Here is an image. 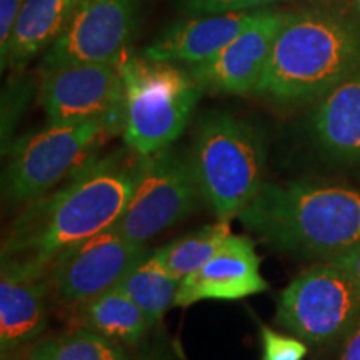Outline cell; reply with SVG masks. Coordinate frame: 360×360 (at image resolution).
I'll list each match as a JSON object with an SVG mask.
<instances>
[{
    "label": "cell",
    "instance_id": "cell-10",
    "mask_svg": "<svg viewBox=\"0 0 360 360\" xmlns=\"http://www.w3.org/2000/svg\"><path fill=\"white\" fill-rule=\"evenodd\" d=\"M139 0H79L74 15L44 57L42 70L69 64L122 62Z\"/></svg>",
    "mask_w": 360,
    "mask_h": 360
},
{
    "label": "cell",
    "instance_id": "cell-18",
    "mask_svg": "<svg viewBox=\"0 0 360 360\" xmlns=\"http://www.w3.org/2000/svg\"><path fill=\"white\" fill-rule=\"evenodd\" d=\"M74 326L97 332L124 347L141 344L152 328L146 314L119 285L79 304Z\"/></svg>",
    "mask_w": 360,
    "mask_h": 360
},
{
    "label": "cell",
    "instance_id": "cell-7",
    "mask_svg": "<svg viewBox=\"0 0 360 360\" xmlns=\"http://www.w3.org/2000/svg\"><path fill=\"white\" fill-rule=\"evenodd\" d=\"M359 319L357 283L328 262L297 276L277 299L276 322L312 345L345 340Z\"/></svg>",
    "mask_w": 360,
    "mask_h": 360
},
{
    "label": "cell",
    "instance_id": "cell-22",
    "mask_svg": "<svg viewBox=\"0 0 360 360\" xmlns=\"http://www.w3.org/2000/svg\"><path fill=\"white\" fill-rule=\"evenodd\" d=\"M262 360H304L307 345L302 339L278 334L267 326H260Z\"/></svg>",
    "mask_w": 360,
    "mask_h": 360
},
{
    "label": "cell",
    "instance_id": "cell-25",
    "mask_svg": "<svg viewBox=\"0 0 360 360\" xmlns=\"http://www.w3.org/2000/svg\"><path fill=\"white\" fill-rule=\"evenodd\" d=\"M326 262L332 264L337 269L344 270V272L357 283L360 290V244L337 252L332 257H328Z\"/></svg>",
    "mask_w": 360,
    "mask_h": 360
},
{
    "label": "cell",
    "instance_id": "cell-3",
    "mask_svg": "<svg viewBox=\"0 0 360 360\" xmlns=\"http://www.w3.org/2000/svg\"><path fill=\"white\" fill-rule=\"evenodd\" d=\"M360 72V27L344 13L304 8L283 15L254 94L281 103L326 96Z\"/></svg>",
    "mask_w": 360,
    "mask_h": 360
},
{
    "label": "cell",
    "instance_id": "cell-20",
    "mask_svg": "<svg viewBox=\"0 0 360 360\" xmlns=\"http://www.w3.org/2000/svg\"><path fill=\"white\" fill-rule=\"evenodd\" d=\"M29 360H132L124 345L89 328L47 337L30 349Z\"/></svg>",
    "mask_w": 360,
    "mask_h": 360
},
{
    "label": "cell",
    "instance_id": "cell-17",
    "mask_svg": "<svg viewBox=\"0 0 360 360\" xmlns=\"http://www.w3.org/2000/svg\"><path fill=\"white\" fill-rule=\"evenodd\" d=\"M79 0H25L11 44L7 67L22 70L32 58L64 32Z\"/></svg>",
    "mask_w": 360,
    "mask_h": 360
},
{
    "label": "cell",
    "instance_id": "cell-5",
    "mask_svg": "<svg viewBox=\"0 0 360 360\" xmlns=\"http://www.w3.org/2000/svg\"><path fill=\"white\" fill-rule=\"evenodd\" d=\"M120 70L125 89V146L139 155H152L172 146L186 130L204 89L188 69L172 62L125 56Z\"/></svg>",
    "mask_w": 360,
    "mask_h": 360
},
{
    "label": "cell",
    "instance_id": "cell-12",
    "mask_svg": "<svg viewBox=\"0 0 360 360\" xmlns=\"http://www.w3.org/2000/svg\"><path fill=\"white\" fill-rule=\"evenodd\" d=\"M283 15L272 11L257 12L254 20L217 56L188 65V72L204 92L254 94L269 64Z\"/></svg>",
    "mask_w": 360,
    "mask_h": 360
},
{
    "label": "cell",
    "instance_id": "cell-1",
    "mask_svg": "<svg viewBox=\"0 0 360 360\" xmlns=\"http://www.w3.org/2000/svg\"><path fill=\"white\" fill-rule=\"evenodd\" d=\"M146 155L94 157L47 195L30 202L2 242V259L45 270L62 252L114 227L137 186Z\"/></svg>",
    "mask_w": 360,
    "mask_h": 360
},
{
    "label": "cell",
    "instance_id": "cell-2",
    "mask_svg": "<svg viewBox=\"0 0 360 360\" xmlns=\"http://www.w3.org/2000/svg\"><path fill=\"white\" fill-rule=\"evenodd\" d=\"M237 219L274 249L328 259L360 244V191L317 180L264 182Z\"/></svg>",
    "mask_w": 360,
    "mask_h": 360
},
{
    "label": "cell",
    "instance_id": "cell-9",
    "mask_svg": "<svg viewBox=\"0 0 360 360\" xmlns=\"http://www.w3.org/2000/svg\"><path fill=\"white\" fill-rule=\"evenodd\" d=\"M39 101L49 124L103 122L114 135L124 132L125 89L120 62L45 69Z\"/></svg>",
    "mask_w": 360,
    "mask_h": 360
},
{
    "label": "cell",
    "instance_id": "cell-15",
    "mask_svg": "<svg viewBox=\"0 0 360 360\" xmlns=\"http://www.w3.org/2000/svg\"><path fill=\"white\" fill-rule=\"evenodd\" d=\"M257 12L199 13L175 22L143 49V57L157 62L200 64L209 60L254 20Z\"/></svg>",
    "mask_w": 360,
    "mask_h": 360
},
{
    "label": "cell",
    "instance_id": "cell-27",
    "mask_svg": "<svg viewBox=\"0 0 360 360\" xmlns=\"http://www.w3.org/2000/svg\"><path fill=\"white\" fill-rule=\"evenodd\" d=\"M141 360H174V359L170 357V354L167 352V350L152 347V349H147L146 352L142 354Z\"/></svg>",
    "mask_w": 360,
    "mask_h": 360
},
{
    "label": "cell",
    "instance_id": "cell-4",
    "mask_svg": "<svg viewBox=\"0 0 360 360\" xmlns=\"http://www.w3.org/2000/svg\"><path fill=\"white\" fill-rule=\"evenodd\" d=\"M188 162L202 199L220 220H232L264 184L262 132L231 114H210L197 127Z\"/></svg>",
    "mask_w": 360,
    "mask_h": 360
},
{
    "label": "cell",
    "instance_id": "cell-24",
    "mask_svg": "<svg viewBox=\"0 0 360 360\" xmlns=\"http://www.w3.org/2000/svg\"><path fill=\"white\" fill-rule=\"evenodd\" d=\"M25 0H0V69H7L8 44Z\"/></svg>",
    "mask_w": 360,
    "mask_h": 360
},
{
    "label": "cell",
    "instance_id": "cell-14",
    "mask_svg": "<svg viewBox=\"0 0 360 360\" xmlns=\"http://www.w3.org/2000/svg\"><path fill=\"white\" fill-rule=\"evenodd\" d=\"M2 260L0 272V350L2 359L32 344L47 327L49 272Z\"/></svg>",
    "mask_w": 360,
    "mask_h": 360
},
{
    "label": "cell",
    "instance_id": "cell-13",
    "mask_svg": "<svg viewBox=\"0 0 360 360\" xmlns=\"http://www.w3.org/2000/svg\"><path fill=\"white\" fill-rule=\"evenodd\" d=\"M267 289L254 240L231 233L199 270L180 281L175 307L202 300H240Z\"/></svg>",
    "mask_w": 360,
    "mask_h": 360
},
{
    "label": "cell",
    "instance_id": "cell-8",
    "mask_svg": "<svg viewBox=\"0 0 360 360\" xmlns=\"http://www.w3.org/2000/svg\"><path fill=\"white\" fill-rule=\"evenodd\" d=\"M200 188L191 162L174 148L146 155L137 186L114 229L146 245L147 240L179 224L195 209Z\"/></svg>",
    "mask_w": 360,
    "mask_h": 360
},
{
    "label": "cell",
    "instance_id": "cell-23",
    "mask_svg": "<svg viewBox=\"0 0 360 360\" xmlns=\"http://www.w3.org/2000/svg\"><path fill=\"white\" fill-rule=\"evenodd\" d=\"M276 2H281V0H186L188 11L193 13L250 12L252 8Z\"/></svg>",
    "mask_w": 360,
    "mask_h": 360
},
{
    "label": "cell",
    "instance_id": "cell-6",
    "mask_svg": "<svg viewBox=\"0 0 360 360\" xmlns=\"http://www.w3.org/2000/svg\"><path fill=\"white\" fill-rule=\"evenodd\" d=\"M114 135L103 122L49 124L17 139L8 147L2 174L4 197L30 204L52 192L90 159L107 137Z\"/></svg>",
    "mask_w": 360,
    "mask_h": 360
},
{
    "label": "cell",
    "instance_id": "cell-19",
    "mask_svg": "<svg viewBox=\"0 0 360 360\" xmlns=\"http://www.w3.org/2000/svg\"><path fill=\"white\" fill-rule=\"evenodd\" d=\"M117 285L139 305L150 327H154L170 307H175L180 282L165 267L157 249L148 252Z\"/></svg>",
    "mask_w": 360,
    "mask_h": 360
},
{
    "label": "cell",
    "instance_id": "cell-26",
    "mask_svg": "<svg viewBox=\"0 0 360 360\" xmlns=\"http://www.w3.org/2000/svg\"><path fill=\"white\" fill-rule=\"evenodd\" d=\"M340 360H360V319L347 335V339L344 340Z\"/></svg>",
    "mask_w": 360,
    "mask_h": 360
},
{
    "label": "cell",
    "instance_id": "cell-11",
    "mask_svg": "<svg viewBox=\"0 0 360 360\" xmlns=\"http://www.w3.org/2000/svg\"><path fill=\"white\" fill-rule=\"evenodd\" d=\"M147 254L146 245L110 227L62 252L49 267V281L58 299L79 305L115 287Z\"/></svg>",
    "mask_w": 360,
    "mask_h": 360
},
{
    "label": "cell",
    "instance_id": "cell-16",
    "mask_svg": "<svg viewBox=\"0 0 360 360\" xmlns=\"http://www.w3.org/2000/svg\"><path fill=\"white\" fill-rule=\"evenodd\" d=\"M317 142L342 160H360V72L322 96L312 115Z\"/></svg>",
    "mask_w": 360,
    "mask_h": 360
},
{
    "label": "cell",
    "instance_id": "cell-21",
    "mask_svg": "<svg viewBox=\"0 0 360 360\" xmlns=\"http://www.w3.org/2000/svg\"><path fill=\"white\" fill-rule=\"evenodd\" d=\"M231 233V220L219 219L215 224L202 225L197 231L162 247L160 257L169 272L180 282L212 257Z\"/></svg>",
    "mask_w": 360,
    "mask_h": 360
}]
</instances>
